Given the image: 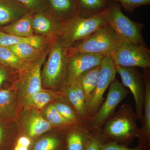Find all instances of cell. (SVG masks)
I'll use <instances>...</instances> for the list:
<instances>
[{
  "mask_svg": "<svg viewBox=\"0 0 150 150\" xmlns=\"http://www.w3.org/2000/svg\"><path fill=\"white\" fill-rule=\"evenodd\" d=\"M137 114L131 105L123 104L96 133L105 142L112 141L129 147L139 134L140 129L137 126Z\"/></svg>",
  "mask_w": 150,
  "mask_h": 150,
  "instance_id": "obj_1",
  "label": "cell"
},
{
  "mask_svg": "<svg viewBox=\"0 0 150 150\" xmlns=\"http://www.w3.org/2000/svg\"><path fill=\"white\" fill-rule=\"evenodd\" d=\"M103 13L108 24L121 41L137 46H146L142 37L143 25L126 16L119 3L109 0Z\"/></svg>",
  "mask_w": 150,
  "mask_h": 150,
  "instance_id": "obj_2",
  "label": "cell"
},
{
  "mask_svg": "<svg viewBox=\"0 0 150 150\" xmlns=\"http://www.w3.org/2000/svg\"><path fill=\"white\" fill-rule=\"evenodd\" d=\"M63 24L62 33L59 38L68 49L76 42L85 40L108 23L102 11L88 16L77 15L63 22Z\"/></svg>",
  "mask_w": 150,
  "mask_h": 150,
  "instance_id": "obj_3",
  "label": "cell"
},
{
  "mask_svg": "<svg viewBox=\"0 0 150 150\" xmlns=\"http://www.w3.org/2000/svg\"><path fill=\"white\" fill-rule=\"evenodd\" d=\"M68 49L60 38H56L41 71L42 87L54 90H62L69 56Z\"/></svg>",
  "mask_w": 150,
  "mask_h": 150,
  "instance_id": "obj_4",
  "label": "cell"
},
{
  "mask_svg": "<svg viewBox=\"0 0 150 150\" xmlns=\"http://www.w3.org/2000/svg\"><path fill=\"white\" fill-rule=\"evenodd\" d=\"M121 40L108 24L97 30L86 39L68 48L69 54L88 53L111 56Z\"/></svg>",
  "mask_w": 150,
  "mask_h": 150,
  "instance_id": "obj_5",
  "label": "cell"
},
{
  "mask_svg": "<svg viewBox=\"0 0 150 150\" xmlns=\"http://www.w3.org/2000/svg\"><path fill=\"white\" fill-rule=\"evenodd\" d=\"M129 91L117 79H115L109 85V91L104 102L96 114L86 123L92 132H98L105 121L115 112L117 105L127 96Z\"/></svg>",
  "mask_w": 150,
  "mask_h": 150,
  "instance_id": "obj_6",
  "label": "cell"
},
{
  "mask_svg": "<svg viewBox=\"0 0 150 150\" xmlns=\"http://www.w3.org/2000/svg\"><path fill=\"white\" fill-rule=\"evenodd\" d=\"M116 73V68L111 56L103 57L100 64L99 77L96 87L91 99L85 103L87 121L96 114L102 104L104 92L115 79Z\"/></svg>",
  "mask_w": 150,
  "mask_h": 150,
  "instance_id": "obj_7",
  "label": "cell"
},
{
  "mask_svg": "<svg viewBox=\"0 0 150 150\" xmlns=\"http://www.w3.org/2000/svg\"><path fill=\"white\" fill-rule=\"evenodd\" d=\"M115 67L150 68V51L147 46H137L125 41L111 55Z\"/></svg>",
  "mask_w": 150,
  "mask_h": 150,
  "instance_id": "obj_8",
  "label": "cell"
},
{
  "mask_svg": "<svg viewBox=\"0 0 150 150\" xmlns=\"http://www.w3.org/2000/svg\"><path fill=\"white\" fill-rule=\"evenodd\" d=\"M103 57L88 53L69 54L62 89L70 87L86 71L100 65Z\"/></svg>",
  "mask_w": 150,
  "mask_h": 150,
  "instance_id": "obj_9",
  "label": "cell"
},
{
  "mask_svg": "<svg viewBox=\"0 0 150 150\" xmlns=\"http://www.w3.org/2000/svg\"><path fill=\"white\" fill-rule=\"evenodd\" d=\"M115 68L117 73L121 76L123 85L128 87L134 96L137 119L142 122L145 95L143 75L136 67H115Z\"/></svg>",
  "mask_w": 150,
  "mask_h": 150,
  "instance_id": "obj_10",
  "label": "cell"
},
{
  "mask_svg": "<svg viewBox=\"0 0 150 150\" xmlns=\"http://www.w3.org/2000/svg\"><path fill=\"white\" fill-rule=\"evenodd\" d=\"M45 61V55L30 63L16 83L18 96L21 100L43 89L41 83V68Z\"/></svg>",
  "mask_w": 150,
  "mask_h": 150,
  "instance_id": "obj_11",
  "label": "cell"
},
{
  "mask_svg": "<svg viewBox=\"0 0 150 150\" xmlns=\"http://www.w3.org/2000/svg\"><path fill=\"white\" fill-rule=\"evenodd\" d=\"M21 131L18 134L26 135L34 140L54 128L43 117L42 113L35 108H26L22 116Z\"/></svg>",
  "mask_w": 150,
  "mask_h": 150,
  "instance_id": "obj_12",
  "label": "cell"
},
{
  "mask_svg": "<svg viewBox=\"0 0 150 150\" xmlns=\"http://www.w3.org/2000/svg\"><path fill=\"white\" fill-rule=\"evenodd\" d=\"M31 24L34 33L51 39L60 37L63 28V22L46 10L33 14Z\"/></svg>",
  "mask_w": 150,
  "mask_h": 150,
  "instance_id": "obj_13",
  "label": "cell"
},
{
  "mask_svg": "<svg viewBox=\"0 0 150 150\" xmlns=\"http://www.w3.org/2000/svg\"><path fill=\"white\" fill-rule=\"evenodd\" d=\"M18 117V97L12 88L0 90V125L9 127Z\"/></svg>",
  "mask_w": 150,
  "mask_h": 150,
  "instance_id": "obj_14",
  "label": "cell"
},
{
  "mask_svg": "<svg viewBox=\"0 0 150 150\" xmlns=\"http://www.w3.org/2000/svg\"><path fill=\"white\" fill-rule=\"evenodd\" d=\"M145 95L143 108L142 128L137 139L139 145L150 150V68L144 69Z\"/></svg>",
  "mask_w": 150,
  "mask_h": 150,
  "instance_id": "obj_15",
  "label": "cell"
},
{
  "mask_svg": "<svg viewBox=\"0 0 150 150\" xmlns=\"http://www.w3.org/2000/svg\"><path fill=\"white\" fill-rule=\"evenodd\" d=\"M62 130L64 135L66 150H85L92 134L86 124H74Z\"/></svg>",
  "mask_w": 150,
  "mask_h": 150,
  "instance_id": "obj_16",
  "label": "cell"
},
{
  "mask_svg": "<svg viewBox=\"0 0 150 150\" xmlns=\"http://www.w3.org/2000/svg\"><path fill=\"white\" fill-rule=\"evenodd\" d=\"M65 96V92L63 90H47L43 89L25 98L21 101L26 108H35L39 110Z\"/></svg>",
  "mask_w": 150,
  "mask_h": 150,
  "instance_id": "obj_17",
  "label": "cell"
},
{
  "mask_svg": "<svg viewBox=\"0 0 150 150\" xmlns=\"http://www.w3.org/2000/svg\"><path fill=\"white\" fill-rule=\"evenodd\" d=\"M30 150H66L64 135L62 129L38 137L33 140Z\"/></svg>",
  "mask_w": 150,
  "mask_h": 150,
  "instance_id": "obj_18",
  "label": "cell"
},
{
  "mask_svg": "<svg viewBox=\"0 0 150 150\" xmlns=\"http://www.w3.org/2000/svg\"><path fill=\"white\" fill-rule=\"evenodd\" d=\"M49 12L60 21H67L78 14L76 0H47Z\"/></svg>",
  "mask_w": 150,
  "mask_h": 150,
  "instance_id": "obj_19",
  "label": "cell"
},
{
  "mask_svg": "<svg viewBox=\"0 0 150 150\" xmlns=\"http://www.w3.org/2000/svg\"><path fill=\"white\" fill-rule=\"evenodd\" d=\"M28 13L12 0H0V28L10 24Z\"/></svg>",
  "mask_w": 150,
  "mask_h": 150,
  "instance_id": "obj_20",
  "label": "cell"
},
{
  "mask_svg": "<svg viewBox=\"0 0 150 150\" xmlns=\"http://www.w3.org/2000/svg\"><path fill=\"white\" fill-rule=\"evenodd\" d=\"M48 41L47 38L41 35H34L29 37L15 36L0 30V46L1 47H7L18 43H26L43 50Z\"/></svg>",
  "mask_w": 150,
  "mask_h": 150,
  "instance_id": "obj_21",
  "label": "cell"
},
{
  "mask_svg": "<svg viewBox=\"0 0 150 150\" xmlns=\"http://www.w3.org/2000/svg\"><path fill=\"white\" fill-rule=\"evenodd\" d=\"M33 14L26 13L15 21L1 28L0 30L15 36L29 37L34 35L31 24Z\"/></svg>",
  "mask_w": 150,
  "mask_h": 150,
  "instance_id": "obj_22",
  "label": "cell"
},
{
  "mask_svg": "<svg viewBox=\"0 0 150 150\" xmlns=\"http://www.w3.org/2000/svg\"><path fill=\"white\" fill-rule=\"evenodd\" d=\"M100 70V65L86 71L77 80L83 89L85 103L91 99L96 87L99 77Z\"/></svg>",
  "mask_w": 150,
  "mask_h": 150,
  "instance_id": "obj_23",
  "label": "cell"
},
{
  "mask_svg": "<svg viewBox=\"0 0 150 150\" xmlns=\"http://www.w3.org/2000/svg\"><path fill=\"white\" fill-rule=\"evenodd\" d=\"M6 48L22 60L28 63L34 62L45 56L43 50L26 43H18Z\"/></svg>",
  "mask_w": 150,
  "mask_h": 150,
  "instance_id": "obj_24",
  "label": "cell"
},
{
  "mask_svg": "<svg viewBox=\"0 0 150 150\" xmlns=\"http://www.w3.org/2000/svg\"><path fill=\"white\" fill-rule=\"evenodd\" d=\"M53 103L59 113L70 123L77 125L86 124L85 121L75 110L65 96L62 97Z\"/></svg>",
  "mask_w": 150,
  "mask_h": 150,
  "instance_id": "obj_25",
  "label": "cell"
},
{
  "mask_svg": "<svg viewBox=\"0 0 150 150\" xmlns=\"http://www.w3.org/2000/svg\"><path fill=\"white\" fill-rule=\"evenodd\" d=\"M109 0H76L78 15L88 16L101 12L107 6Z\"/></svg>",
  "mask_w": 150,
  "mask_h": 150,
  "instance_id": "obj_26",
  "label": "cell"
},
{
  "mask_svg": "<svg viewBox=\"0 0 150 150\" xmlns=\"http://www.w3.org/2000/svg\"><path fill=\"white\" fill-rule=\"evenodd\" d=\"M30 63L22 60L6 47L0 46V64L6 67L21 72Z\"/></svg>",
  "mask_w": 150,
  "mask_h": 150,
  "instance_id": "obj_27",
  "label": "cell"
},
{
  "mask_svg": "<svg viewBox=\"0 0 150 150\" xmlns=\"http://www.w3.org/2000/svg\"><path fill=\"white\" fill-rule=\"evenodd\" d=\"M42 113L44 118L56 129H64L74 125L59 113L53 103L45 107Z\"/></svg>",
  "mask_w": 150,
  "mask_h": 150,
  "instance_id": "obj_28",
  "label": "cell"
},
{
  "mask_svg": "<svg viewBox=\"0 0 150 150\" xmlns=\"http://www.w3.org/2000/svg\"><path fill=\"white\" fill-rule=\"evenodd\" d=\"M11 127L0 125V150H13L18 132Z\"/></svg>",
  "mask_w": 150,
  "mask_h": 150,
  "instance_id": "obj_29",
  "label": "cell"
},
{
  "mask_svg": "<svg viewBox=\"0 0 150 150\" xmlns=\"http://www.w3.org/2000/svg\"><path fill=\"white\" fill-rule=\"evenodd\" d=\"M63 90L65 92V96L68 101L86 123L88 118L86 106L83 105L80 102L76 95L74 86H71L68 88L63 89Z\"/></svg>",
  "mask_w": 150,
  "mask_h": 150,
  "instance_id": "obj_30",
  "label": "cell"
},
{
  "mask_svg": "<svg viewBox=\"0 0 150 150\" xmlns=\"http://www.w3.org/2000/svg\"><path fill=\"white\" fill-rule=\"evenodd\" d=\"M30 13L46 10L48 8L47 0H12Z\"/></svg>",
  "mask_w": 150,
  "mask_h": 150,
  "instance_id": "obj_31",
  "label": "cell"
},
{
  "mask_svg": "<svg viewBox=\"0 0 150 150\" xmlns=\"http://www.w3.org/2000/svg\"><path fill=\"white\" fill-rule=\"evenodd\" d=\"M119 3L126 11L132 13L138 8L150 4V0H110Z\"/></svg>",
  "mask_w": 150,
  "mask_h": 150,
  "instance_id": "obj_32",
  "label": "cell"
},
{
  "mask_svg": "<svg viewBox=\"0 0 150 150\" xmlns=\"http://www.w3.org/2000/svg\"><path fill=\"white\" fill-rule=\"evenodd\" d=\"M100 150H150L138 145L134 149L129 148V147L118 144L116 142L109 141L103 143L100 145Z\"/></svg>",
  "mask_w": 150,
  "mask_h": 150,
  "instance_id": "obj_33",
  "label": "cell"
},
{
  "mask_svg": "<svg viewBox=\"0 0 150 150\" xmlns=\"http://www.w3.org/2000/svg\"><path fill=\"white\" fill-rule=\"evenodd\" d=\"M92 136L85 150H100V145L105 141L98 133L92 132Z\"/></svg>",
  "mask_w": 150,
  "mask_h": 150,
  "instance_id": "obj_34",
  "label": "cell"
},
{
  "mask_svg": "<svg viewBox=\"0 0 150 150\" xmlns=\"http://www.w3.org/2000/svg\"><path fill=\"white\" fill-rule=\"evenodd\" d=\"M6 67L0 64V90L3 89L2 87L8 79L9 73Z\"/></svg>",
  "mask_w": 150,
  "mask_h": 150,
  "instance_id": "obj_35",
  "label": "cell"
},
{
  "mask_svg": "<svg viewBox=\"0 0 150 150\" xmlns=\"http://www.w3.org/2000/svg\"><path fill=\"white\" fill-rule=\"evenodd\" d=\"M30 147L15 143L13 150H30Z\"/></svg>",
  "mask_w": 150,
  "mask_h": 150,
  "instance_id": "obj_36",
  "label": "cell"
},
{
  "mask_svg": "<svg viewBox=\"0 0 150 150\" xmlns=\"http://www.w3.org/2000/svg\"><path fill=\"white\" fill-rule=\"evenodd\" d=\"M0 29H1V28H0Z\"/></svg>",
  "mask_w": 150,
  "mask_h": 150,
  "instance_id": "obj_37",
  "label": "cell"
}]
</instances>
